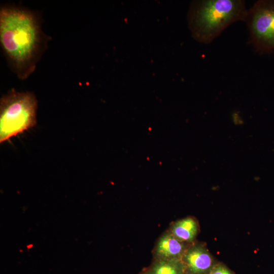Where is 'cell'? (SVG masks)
Here are the masks:
<instances>
[{
    "instance_id": "3957f363",
    "label": "cell",
    "mask_w": 274,
    "mask_h": 274,
    "mask_svg": "<svg viewBox=\"0 0 274 274\" xmlns=\"http://www.w3.org/2000/svg\"><path fill=\"white\" fill-rule=\"evenodd\" d=\"M37 100L33 93L12 89L0 101V142L3 143L36 124Z\"/></svg>"
},
{
    "instance_id": "8fae6325",
    "label": "cell",
    "mask_w": 274,
    "mask_h": 274,
    "mask_svg": "<svg viewBox=\"0 0 274 274\" xmlns=\"http://www.w3.org/2000/svg\"><path fill=\"white\" fill-rule=\"evenodd\" d=\"M141 274H145V273H144V272H143V273H141Z\"/></svg>"
},
{
    "instance_id": "52a82bcc",
    "label": "cell",
    "mask_w": 274,
    "mask_h": 274,
    "mask_svg": "<svg viewBox=\"0 0 274 274\" xmlns=\"http://www.w3.org/2000/svg\"><path fill=\"white\" fill-rule=\"evenodd\" d=\"M167 230L179 241L192 244L195 242L199 227L195 218L188 216L172 222Z\"/></svg>"
},
{
    "instance_id": "5b68a950",
    "label": "cell",
    "mask_w": 274,
    "mask_h": 274,
    "mask_svg": "<svg viewBox=\"0 0 274 274\" xmlns=\"http://www.w3.org/2000/svg\"><path fill=\"white\" fill-rule=\"evenodd\" d=\"M181 259L185 274H209L215 265L207 247L197 242L189 245Z\"/></svg>"
},
{
    "instance_id": "6da1fadb",
    "label": "cell",
    "mask_w": 274,
    "mask_h": 274,
    "mask_svg": "<svg viewBox=\"0 0 274 274\" xmlns=\"http://www.w3.org/2000/svg\"><path fill=\"white\" fill-rule=\"evenodd\" d=\"M39 20L32 12L16 6L0 10V43L12 70L21 80L35 70L46 43Z\"/></svg>"
},
{
    "instance_id": "277c9868",
    "label": "cell",
    "mask_w": 274,
    "mask_h": 274,
    "mask_svg": "<svg viewBox=\"0 0 274 274\" xmlns=\"http://www.w3.org/2000/svg\"><path fill=\"white\" fill-rule=\"evenodd\" d=\"M245 22L256 52L274 51V0H259L248 10Z\"/></svg>"
},
{
    "instance_id": "30bf717a",
    "label": "cell",
    "mask_w": 274,
    "mask_h": 274,
    "mask_svg": "<svg viewBox=\"0 0 274 274\" xmlns=\"http://www.w3.org/2000/svg\"><path fill=\"white\" fill-rule=\"evenodd\" d=\"M231 120L233 125L237 126H242L245 123L244 119L238 111H234L232 113Z\"/></svg>"
},
{
    "instance_id": "ba28073f",
    "label": "cell",
    "mask_w": 274,
    "mask_h": 274,
    "mask_svg": "<svg viewBox=\"0 0 274 274\" xmlns=\"http://www.w3.org/2000/svg\"><path fill=\"white\" fill-rule=\"evenodd\" d=\"M145 274H185V268L181 259L154 260L152 264L144 271Z\"/></svg>"
},
{
    "instance_id": "8992f818",
    "label": "cell",
    "mask_w": 274,
    "mask_h": 274,
    "mask_svg": "<svg viewBox=\"0 0 274 274\" xmlns=\"http://www.w3.org/2000/svg\"><path fill=\"white\" fill-rule=\"evenodd\" d=\"M191 244L182 242L168 230L158 237L152 250L154 260L181 259Z\"/></svg>"
},
{
    "instance_id": "7a4b0ae2",
    "label": "cell",
    "mask_w": 274,
    "mask_h": 274,
    "mask_svg": "<svg viewBox=\"0 0 274 274\" xmlns=\"http://www.w3.org/2000/svg\"><path fill=\"white\" fill-rule=\"evenodd\" d=\"M247 11L242 0L193 1L188 13L189 28L195 40L208 44L232 23L245 22Z\"/></svg>"
},
{
    "instance_id": "9c48e42d",
    "label": "cell",
    "mask_w": 274,
    "mask_h": 274,
    "mask_svg": "<svg viewBox=\"0 0 274 274\" xmlns=\"http://www.w3.org/2000/svg\"><path fill=\"white\" fill-rule=\"evenodd\" d=\"M209 274H233L226 266L222 264H215Z\"/></svg>"
}]
</instances>
